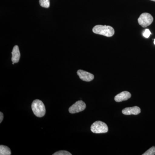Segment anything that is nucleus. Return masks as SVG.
<instances>
[{"label": "nucleus", "mask_w": 155, "mask_h": 155, "mask_svg": "<svg viewBox=\"0 0 155 155\" xmlns=\"http://www.w3.org/2000/svg\"><path fill=\"white\" fill-rule=\"evenodd\" d=\"M93 32L97 34L110 37L115 33V31L113 27L109 25H97L92 29Z\"/></svg>", "instance_id": "nucleus-1"}, {"label": "nucleus", "mask_w": 155, "mask_h": 155, "mask_svg": "<svg viewBox=\"0 0 155 155\" xmlns=\"http://www.w3.org/2000/svg\"><path fill=\"white\" fill-rule=\"evenodd\" d=\"M31 109L34 114L37 117H43L46 113L45 107L44 103L41 100H34L31 104Z\"/></svg>", "instance_id": "nucleus-2"}, {"label": "nucleus", "mask_w": 155, "mask_h": 155, "mask_svg": "<svg viewBox=\"0 0 155 155\" xmlns=\"http://www.w3.org/2000/svg\"><path fill=\"white\" fill-rule=\"evenodd\" d=\"M91 130L94 133H105L108 132V127L104 122L97 121L93 123L91 127Z\"/></svg>", "instance_id": "nucleus-3"}, {"label": "nucleus", "mask_w": 155, "mask_h": 155, "mask_svg": "<svg viewBox=\"0 0 155 155\" xmlns=\"http://www.w3.org/2000/svg\"><path fill=\"white\" fill-rule=\"evenodd\" d=\"M153 18L150 14L144 13L140 15L138 19V22L142 27L145 28L152 23Z\"/></svg>", "instance_id": "nucleus-4"}, {"label": "nucleus", "mask_w": 155, "mask_h": 155, "mask_svg": "<svg viewBox=\"0 0 155 155\" xmlns=\"http://www.w3.org/2000/svg\"><path fill=\"white\" fill-rule=\"evenodd\" d=\"M86 108V104L82 101H78L73 104L69 109L70 114H74L83 111Z\"/></svg>", "instance_id": "nucleus-5"}, {"label": "nucleus", "mask_w": 155, "mask_h": 155, "mask_svg": "<svg viewBox=\"0 0 155 155\" xmlns=\"http://www.w3.org/2000/svg\"><path fill=\"white\" fill-rule=\"evenodd\" d=\"M77 73L80 79L84 81H91L94 78V75L92 74L83 70H78Z\"/></svg>", "instance_id": "nucleus-6"}, {"label": "nucleus", "mask_w": 155, "mask_h": 155, "mask_svg": "<svg viewBox=\"0 0 155 155\" xmlns=\"http://www.w3.org/2000/svg\"><path fill=\"white\" fill-rule=\"evenodd\" d=\"M141 112L140 108L137 106L125 108L122 110V113L125 115H137Z\"/></svg>", "instance_id": "nucleus-7"}, {"label": "nucleus", "mask_w": 155, "mask_h": 155, "mask_svg": "<svg viewBox=\"0 0 155 155\" xmlns=\"http://www.w3.org/2000/svg\"><path fill=\"white\" fill-rule=\"evenodd\" d=\"M131 97V94L130 92L127 91H124L120 93L114 98L115 101L117 102H121L123 101H127Z\"/></svg>", "instance_id": "nucleus-8"}, {"label": "nucleus", "mask_w": 155, "mask_h": 155, "mask_svg": "<svg viewBox=\"0 0 155 155\" xmlns=\"http://www.w3.org/2000/svg\"><path fill=\"white\" fill-rule=\"evenodd\" d=\"M12 57L11 58L12 62L17 63L19 62L20 58V53L18 46H14L12 52Z\"/></svg>", "instance_id": "nucleus-9"}, {"label": "nucleus", "mask_w": 155, "mask_h": 155, "mask_svg": "<svg viewBox=\"0 0 155 155\" xmlns=\"http://www.w3.org/2000/svg\"><path fill=\"white\" fill-rule=\"evenodd\" d=\"M11 150L8 147L1 145L0 146V155H11Z\"/></svg>", "instance_id": "nucleus-10"}, {"label": "nucleus", "mask_w": 155, "mask_h": 155, "mask_svg": "<svg viewBox=\"0 0 155 155\" xmlns=\"http://www.w3.org/2000/svg\"><path fill=\"white\" fill-rule=\"evenodd\" d=\"M39 4L41 7L48 8L50 6V0H39Z\"/></svg>", "instance_id": "nucleus-11"}, {"label": "nucleus", "mask_w": 155, "mask_h": 155, "mask_svg": "<svg viewBox=\"0 0 155 155\" xmlns=\"http://www.w3.org/2000/svg\"><path fill=\"white\" fill-rule=\"evenodd\" d=\"M143 155H155V147L153 146L147 150L146 152L143 154Z\"/></svg>", "instance_id": "nucleus-12"}, {"label": "nucleus", "mask_w": 155, "mask_h": 155, "mask_svg": "<svg viewBox=\"0 0 155 155\" xmlns=\"http://www.w3.org/2000/svg\"><path fill=\"white\" fill-rule=\"evenodd\" d=\"M53 155H72L71 153L66 150H60L53 154Z\"/></svg>", "instance_id": "nucleus-13"}, {"label": "nucleus", "mask_w": 155, "mask_h": 155, "mask_svg": "<svg viewBox=\"0 0 155 155\" xmlns=\"http://www.w3.org/2000/svg\"><path fill=\"white\" fill-rule=\"evenodd\" d=\"M151 34V33L149 29H146L144 31V32L143 34V35L146 38H148Z\"/></svg>", "instance_id": "nucleus-14"}, {"label": "nucleus", "mask_w": 155, "mask_h": 155, "mask_svg": "<svg viewBox=\"0 0 155 155\" xmlns=\"http://www.w3.org/2000/svg\"><path fill=\"white\" fill-rule=\"evenodd\" d=\"M4 119V114L2 112L0 113V123H2Z\"/></svg>", "instance_id": "nucleus-15"}, {"label": "nucleus", "mask_w": 155, "mask_h": 155, "mask_svg": "<svg viewBox=\"0 0 155 155\" xmlns=\"http://www.w3.org/2000/svg\"><path fill=\"white\" fill-rule=\"evenodd\" d=\"M154 45H155V39L154 40Z\"/></svg>", "instance_id": "nucleus-16"}, {"label": "nucleus", "mask_w": 155, "mask_h": 155, "mask_svg": "<svg viewBox=\"0 0 155 155\" xmlns=\"http://www.w3.org/2000/svg\"><path fill=\"white\" fill-rule=\"evenodd\" d=\"M152 1H153V2H155V0H151Z\"/></svg>", "instance_id": "nucleus-17"}]
</instances>
